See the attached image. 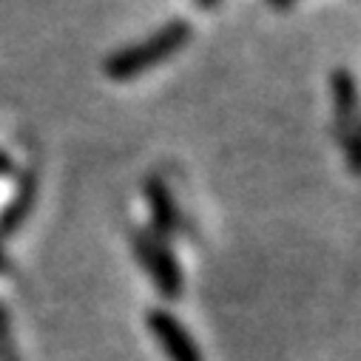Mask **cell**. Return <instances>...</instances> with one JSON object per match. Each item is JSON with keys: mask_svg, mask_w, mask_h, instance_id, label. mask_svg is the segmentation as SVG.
<instances>
[{"mask_svg": "<svg viewBox=\"0 0 361 361\" xmlns=\"http://www.w3.org/2000/svg\"><path fill=\"white\" fill-rule=\"evenodd\" d=\"M344 154H347V168L353 173H361V117L350 131V137L344 140Z\"/></svg>", "mask_w": 361, "mask_h": 361, "instance_id": "cell-7", "label": "cell"}, {"mask_svg": "<svg viewBox=\"0 0 361 361\" xmlns=\"http://www.w3.org/2000/svg\"><path fill=\"white\" fill-rule=\"evenodd\" d=\"M9 171H12V159L0 151V173H9Z\"/></svg>", "mask_w": 361, "mask_h": 361, "instance_id": "cell-9", "label": "cell"}, {"mask_svg": "<svg viewBox=\"0 0 361 361\" xmlns=\"http://www.w3.org/2000/svg\"><path fill=\"white\" fill-rule=\"evenodd\" d=\"M330 100H333V131H336V140L344 142L355 128L358 109H361L358 80L347 68H336L330 74Z\"/></svg>", "mask_w": 361, "mask_h": 361, "instance_id": "cell-4", "label": "cell"}, {"mask_svg": "<svg viewBox=\"0 0 361 361\" xmlns=\"http://www.w3.org/2000/svg\"><path fill=\"white\" fill-rule=\"evenodd\" d=\"M214 4H216V0H200V6H202V9H208V6H214Z\"/></svg>", "mask_w": 361, "mask_h": 361, "instance_id": "cell-11", "label": "cell"}, {"mask_svg": "<svg viewBox=\"0 0 361 361\" xmlns=\"http://www.w3.org/2000/svg\"><path fill=\"white\" fill-rule=\"evenodd\" d=\"M191 40V23L188 20H168L162 29H157L154 35L142 37L134 46H126L120 51H114L111 57H106L103 63V74L114 82H128L142 77L148 68L165 63L168 57L179 54Z\"/></svg>", "mask_w": 361, "mask_h": 361, "instance_id": "cell-1", "label": "cell"}, {"mask_svg": "<svg viewBox=\"0 0 361 361\" xmlns=\"http://www.w3.org/2000/svg\"><path fill=\"white\" fill-rule=\"evenodd\" d=\"M145 200L151 205V219H154V228L157 233H176L179 231V208H176V200L171 194V188L162 183L159 176H148L145 179Z\"/></svg>", "mask_w": 361, "mask_h": 361, "instance_id": "cell-5", "label": "cell"}, {"mask_svg": "<svg viewBox=\"0 0 361 361\" xmlns=\"http://www.w3.org/2000/svg\"><path fill=\"white\" fill-rule=\"evenodd\" d=\"M131 242H134V253L140 264L145 267V274L151 276L157 290L165 299H176L183 293V267L173 259V253L154 233H145V231H134Z\"/></svg>", "mask_w": 361, "mask_h": 361, "instance_id": "cell-2", "label": "cell"}, {"mask_svg": "<svg viewBox=\"0 0 361 361\" xmlns=\"http://www.w3.org/2000/svg\"><path fill=\"white\" fill-rule=\"evenodd\" d=\"M35 200H37V179L29 173V176L20 179V188H18L15 200L9 202V208L4 211V216H0V233H12V231H18V228L23 225V219L29 216Z\"/></svg>", "mask_w": 361, "mask_h": 361, "instance_id": "cell-6", "label": "cell"}, {"mask_svg": "<svg viewBox=\"0 0 361 361\" xmlns=\"http://www.w3.org/2000/svg\"><path fill=\"white\" fill-rule=\"evenodd\" d=\"M270 6L274 9H288V6H293V0H270Z\"/></svg>", "mask_w": 361, "mask_h": 361, "instance_id": "cell-10", "label": "cell"}, {"mask_svg": "<svg viewBox=\"0 0 361 361\" xmlns=\"http://www.w3.org/2000/svg\"><path fill=\"white\" fill-rule=\"evenodd\" d=\"M0 262H4V253H0Z\"/></svg>", "mask_w": 361, "mask_h": 361, "instance_id": "cell-12", "label": "cell"}, {"mask_svg": "<svg viewBox=\"0 0 361 361\" xmlns=\"http://www.w3.org/2000/svg\"><path fill=\"white\" fill-rule=\"evenodd\" d=\"M145 324L154 333L159 350L165 353L168 361H202V353L197 347V341L191 338V333L183 327L173 313L168 310H148L145 313Z\"/></svg>", "mask_w": 361, "mask_h": 361, "instance_id": "cell-3", "label": "cell"}, {"mask_svg": "<svg viewBox=\"0 0 361 361\" xmlns=\"http://www.w3.org/2000/svg\"><path fill=\"white\" fill-rule=\"evenodd\" d=\"M0 355L6 361H12V355H15V347L9 344V319H6L4 307H0ZM15 361H18V355H15Z\"/></svg>", "mask_w": 361, "mask_h": 361, "instance_id": "cell-8", "label": "cell"}]
</instances>
